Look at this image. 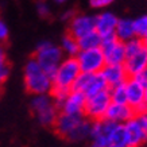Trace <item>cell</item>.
<instances>
[{
  "mask_svg": "<svg viewBox=\"0 0 147 147\" xmlns=\"http://www.w3.org/2000/svg\"><path fill=\"white\" fill-rule=\"evenodd\" d=\"M23 78L26 90L31 94L50 93L53 89V80L46 73L34 57L30 58L23 69Z\"/></svg>",
  "mask_w": 147,
  "mask_h": 147,
  "instance_id": "6da1fadb",
  "label": "cell"
},
{
  "mask_svg": "<svg viewBox=\"0 0 147 147\" xmlns=\"http://www.w3.org/2000/svg\"><path fill=\"white\" fill-rule=\"evenodd\" d=\"M34 58L36 59V62L40 65V67L50 77H53L58 65L62 62V59L65 58V54H63L62 49L59 46L54 45L53 42H50V40H43V42L38 43V46H36Z\"/></svg>",
  "mask_w": 147,
  "mask_h": 147,
  "instance_id": "7a4b0ae2",
  "label": "cell"
},
{
  "mask_svg": "<svg viewBox=\"0 0 147 147\" xmlns=\"http://www.w3.org/2000/svg\"><path fill=\"white\" fill-rule=\"evenodd\" d=\"M30 108H31L32 113L35 115L38 123L43 127L53 125L58 113H59L50 93L32 94V98L30 101Z\"/></svg>",
  "mask_w": 147,
  "mask_h": 147,
  "instance_id": "3957f363",
  "label": "cell"
},
{
  "mask_svg": "<svg viewBox=\"0 0 147 147\" xmlns=\"http://www.w3.org/2000/svg\"><path fill=\"white\" fill-rule=\"evenodd\" d=\"M81 73L80 65L76 57H65L62 62L58 65L57 70L53 74V89L70 90L76 78ZM51 89V90H53Z\"/></svg>",
  "mask_w": 147,
  "mask_h": 147,
  "instance_id": "277c9868",
  "label": "cell"
},
{
  "mask_svg": "<svg viewBox=\"0 0 147 147\" xmlns=\"http://www.w3.org/2000/svg\"><path fill=\"white\" fill-rule=\"evenodd\" d=\"M108 88L109 86L101 73H85V71H81L71 86V89L80 90L86 97L93 96Z\"/></svg>",
  "mask_w": 147,
  "mask_h": 147,
  "instance_id": "5b68a950",
  "label": "cell"
},
{
  "mask_svg": "<svg viewBox=\"0 0 147 147\" xmlns=\"http://www.w3.org/2000/svg\"><path fill=\"white\" fill-rule=\"evenodd\" d=\"M127 90V104L135 112L146 109V98H144V78L142 76L128 77L125 80Z\"/></svg>",
  "mask_w": 147,
  "mask_h": 147,
  "instance_id": "8992f818",
  "label": "cell"
},
{
  "mask_svg": "<svg viewBox=\"0 0 147 147\" xmlns=\"http://www.w3.org/2000/svg\"><path fill=\"white\" fill-rule=\"evenodd\" d=\"M108 89L101 90V92H98L93 96L86 97L84 115L89 120H97V119L105 117V112H107L108 107L111 104V96H109V90Z\"/></svg>",
  "mask_w": 147,
  "mask_h": 147,
  "instance_id": "52a82bcc",
  "label": "cell"
},
{
  "mask_svg": "<svg viewBox=\"0 0 147 147\" xmlns=\"http://www.w3.org/2000/svg\"><path fill=\"white\" fill-rule=\"evenodd\" d=\"M81 71L85 73H100L105 65V58L101 47L80 50L76 55Z\"/></svg>",
  "mask_w": 147,
  "mask_h": 147,
  "instance_id": "ba28073f",
  "label": "cell"
},
{
  "mask_svg": "<svg viewBox=\"0 0 147 147\" xmlns=\"http://www.w3.org/2000/svg\"><path fill=\"white\" fill-rule=\"evenodd\" d=\"M101 50L104 53L105 63H124L125 45L116 38L115 34L101 36Z\"/></svg>",
  "mask_w": 147,
  "mask_h": 147,
  "instance_id": "9c48e42d",
  "label": "cell"
},
{
  "mask_svg": "<svg viewBox=\"0 0 147 147\" xmlns=\"http://www.w3.org/2000/svg\"><path fill=\"white\" fill-rule=\"evenodd\" d=\"M117 123L109 120L107 117L92 120V127H90V142L98 143L102 147H107L109 144V139L113 128L116 127Z\"/></svg>",
  "mask_w": 147,
  "mask_h": 147,
  "instance_id": "30bf717a",
  "label": "cell"
},
{
  "mask_svg": "<svg viewBox=\"0 0 147 147\" xmlns=\"http://www.w3.org/2000/svg\"><path fill=\"white\" fill-rule=\"evenodd\" d=\"M67 23H69L67 32L70 35H73L74 38H77V39L86 35L88 32L96 30L94 16L88 15V13H76Z\"/></svg>",
  "mask_w": 147,
  "mask_h": 147,
  "instance_id": "8fae6325",
  "label": "cell"
},
{
  "mask_svg": "<svg viewBox=\"0 0 147 147\" xmlns=\"http://www.w3.org/2000/svg\"><path fill=\"white\" fill-rule=\"evenodd\" d=\"M123 65L128 73V77L142 76L147 67V43H143L135 53L127 55Z\"/></svg>",
  "mask_w": 147,
  "mask_h": 147,
  "instance_id": "7c38bea8",
  "label": "cell"
},
{
  "mask_svg": "<svg viewBox=\"0 0 147 147\" xmlns=\"http://www.w3.org/2000/svg\"><path fill=\"white\" fill-rule=\"evenodd\" d=\"M86 116L85 115H77V113H66V112H59L57 119L54 121V129L59 136L66 139L67 135L70 134L81 121L84 120Z\"/></svg>",
  "mask_w": 147,
  "mask_h": 147,
  "instance_id": "4fadbf2b",
  "label": "cell"
},
{
  "mask_svg": "<svg viewBox=\"0 0 147 147\" xmlns=\"http://www.w3.org/2000/svg\"><path fill=\"white\" fill-rule=\"evenodd\" d=\"M85 102H86V96H85L82 92L76 90V89H70L67 92L66 97L63 100L61 108H59V112L84 115Z\"/></svg>",
  "mask_w": 147,
  "mask_h": 147,
  "instance_id": "5bb4252c",
  "label": "cell"
},
{
  "mask_svg": "<svg viewBox=\"0 0 147 147\" xmlns=\"http://www.w3.org/2000/svg\"><path fill=\"white\" fill-rule=\"evenodd\" d=\"M124 128L127 132V140H128V147H140L144 143H147V134L144 129L140 127L136 117H131L129 120L124 123Z\"/></svg>",
  "mask_w": 147,
  "mask_h": 147,
  "instance_id": "9a60e30c",
  "label": "cell"
},
{
  "mask_svg": "<svg viewBox=\"0 0 147 147\" xmlns=\"http://www.w3.org/2000/svg\"><path fill=\"white\" fill-rule=\"evenodd\" d=\"M100 73L105 78L108 86L123 84L128 78V73L123 63H105Z\"/></svg>",
  "mask_w": 147,
  "mask_h": 147,
  "instance_id": "2e32d148",
  "label": "cell"
},
{
  "mask_svg": "<svg viewBox=\"0 0 147 147\" xmlns=\"http://www.w3.org/2000/svg\"><path fill=\"white\" fill-rule=\"evenodd\" d=\"M135 113L136 112L129 107L128 104H119V102L111 101L107 112H105V117L112 121H115V123L124 124L127 120H129L131 117H134Z\"/></svg>",
  "mask_w": 147,
  "mask_h": 147,
  "instance_id": "e0dca14e",
  "label": "cell"
},
{
  "mask_svg": "<svg viewBox=\"0 0 147 147\" xmlns=\"http://www.w3.org/2000/svg\"><path fill=\"white\" fill-rule=\"evenodd\" d=\"M96 20V31L101 36L115 34V28L119 18L111 11H102L94 16Z\"/></svg>",
  "mask_w": 147,
  "mask_h": 147,
  "instance_id": "ac0fdd59",
  "label": "cell"
},
{
  "mask_svg": "<svg viewBox=\"0 0 147 147\" xmlns=\"http://www.w3.org/2000/svg\"><path fill=\"white\" fill-rule=\"evenodd\" d=\"M115 35L121 42H127V40L135 38L136 35H135L132 19H128V18L119 19L117 24H116V28H115Z\"/></svg>",
  "mask_w": 147,
  "mask_h": 147,
  "instance_id": "d6986e66",
  "label": "cell"
},
{
  "mask_svg": "<svg viewBox=\"0 0 147 147\" xmlns=\"http://www.w3.org/2000/svg\"><path fill=\"white\" fill-rule=\"evenodd\" d=\"M90 127H92V120H89L88 117H85L84 120L81 121L80 124L77 125L76 128L67 135L66 140L77 143V142H82V140L89 139V136H90Z\"/></svg>",
  "mask_w": 147,
  "mask_h": 147,
  "instance_id": "ffe728a7",
  "label": "cell"
},
{
  "mask_svg": "<svg viewBox=\"0 0 147 147\" xmlns=\"http://www.w3.org/2000/svg\"><path fill=\"white\" fill-rule=\"evenodd\" d=\"M59 47L62 49L65 57H76L77 53L80 51L78 39L74 38L73 35H70L69 32H67L66 35L62 36V39H61V46H59Z\"/></svg>",
  "mask_w": 147,
  "mask_h": 147,
  "instance_id": "44dd1931",
  "label": "cell"
},
{
  "mask_svg": "<svg viewBox=\"0 0 147 147\" xmlns=\"http://www.w3.org/2000/svg\"><path fill=\"white\" fill-rule=\"evenodd\" d=\"M78 46H80V50L100 47V46H101V35H100L96 30L88 32L86 35L78 38Z\"/></svg>",
  "mask_w": 147,
  "mask_h": 147,
  "instance_id": "7402d4cb",
  "label": "cell"
},
{
  "mask_svg": "<svg viewBox=\"0 0 147 147\" xmlns=\"http://www.w3.org/2000/svg\"><path fill=\"white\" fill-rule=\"evenodd\" d=\"M109 143L117 144V146L128 147V140H127V132H125L124 124H120V123L116 124V127L113 128V131H112V134H111Z\"/></svg>",
  "mask_w": 147,
  "mask_h": 147,
  "instance_id": "603a6c76",
  "label": "cell"
},
{
  "mask_svg": "<svg viewBox=\"0 0 147 147\" xmlns=\"http://www.w3.org/2000/svg\"><path fill=\"white\" fill-rule=\"evenodd\" d=\"M109 96L112 102H119V104H127V90H125V82L119 85L109 86Z\"/></svg>",
  "mask_w": 147,
  "mask_h": 147,
  "instance_id": "cb8c5ba5",
  "label": "cell"
},
{
  "mask_svg": "<svg viewBox=\"0 0 147 147\" xmlns=\"http://www.w3.org/2000/svg\"><path fill=\"white\" fill-rule=\"evenodd\" d=\"M132 22H134L135 35L138 38H142L147 31V15H140L136 19H132Z\"/></svg>",
  "mask_w": 147,
  "mask_h": 147,
  "instance_id": "d4e9b609",
  "label": "cell"
},
{
  "mask_svg": "<svg viewBox=\"0 0 147 147\" xmlns=\"http://www.w3.org/2000/svg\"><path fill=\"white\" fill-rule=\"evenodd\" d=\"M36 13L39 15L40 18H49L51 15V9H50V5L46 3L45 0H39L36 1Z\"/></svg>",
  "mask_w": 147,
  "mask_h": 147,
  "instance_id": "484cf974",
  "label": "cell"
},
{
  "mask_svg": "<svg viewBox=\"0 0 147 147\" xmlns=\"http://www.w3.org/2000/svg\"><path fill=\"white\" fill-rule=\"evenodd\" d=\"M9 73H11V67L7 63V61L0 63V84H4L5 81L8 80Z\"/></svg>",
  "mask_w": 147,
  "mask_h": 147,
  "instance_id": "4316f807",
  "label": "cell"
},
{
  "mask_svg": "<svg viewBox=\"0 0 147 147\" xmlns=\"http://www.w3.org/2000/svg\"><path fill=\"white\" fill-rule=\"evenodd\" d=\"M115 0H89V5L94 9H104L109 7Z\"/></svg>",
  "mask_w": 147,
  "mask_h": 147,
  "instance_id": "83f0119b",
  "label": "cell"
},
{
  "mask_svg": "<svg viewBox=\"0 0 147 147\" xmlns=\"http://www.w3.org/2000/svg\"><path fill=\"white\" fill-rule=\"evenodd\" d=\"M8 36H9V30H8V26L4 20L0 19V45L5 43L8 40Z\"/></svg>",
  "mask_w": 147,
  "mask_h": 147,
  "instance_id": "f1b7e54d",
  "label": "cell"
},
{
  "mask_svg": "<svg viewBox=\"0 0 147 147\" xmlns=\"http://www.w3.org/2000/svg\"><path fill=\"white\" fill-rule=\"evenodd\" d=\"M135 117H136L138 123L140 124V127L144 129V132L147 134V111H146V109L138 111L136 113H135Z\"/></svg>",
  "mask_w": 147,
  "mask_h": 147,
  "instance_id": "f546056e",
  "label": "cell"
},
{
  "mask_svg": "<svg viewBox=\"0 0 147 147\" xmlns=\"http://www.w3.org/2000/svg\"><path fill=\"white\" fill-rule=\"evenodd\" d=\"M74 15H76V11H74V9H66V11L61 15V19H62V20H65V22H69V20L74 16Z\"/></svg>",
  "mask_w": 147,
  "mask_h": 147,
  "instance_id": "4dcf8cb0",
  "label": "cell"
},
{
  "mask_svg": "<svg viewBox=\"0 0 147 147\" xmlns=\"http://www.w3.org/2000/svg\"><path fill=\"white\" fill-rule=\"evenodd\" d=\"M7 61V55H5V50L4 47L0 45V63L1 62H5Z\"/></svg>",
  "mask_w": 147,
  "mask_h": 147,
  "instance_id": "1f68e13d",
  "label": "cell"
},
{
  "mask_svg": "<svg viewBox=\"0 0 147 147\" xmlns=\"http://www.w3.org/2000/svg\"><path fill=\"white\" fill-rule=\"evenodd\" d=\"M144 98L147 102V80H144Z\"/></svg>",
  "mask_w": 147,
  "mask_h": 147,
  "instance_id": "d6a6232c",
  "label": "cell"
},
{
  "mask_svg": "<svg viewBox=\"0 0 147 147\" xmlns=\"http://www.w3.org/2000/svg\"><path fill=\"white\" fill-rule=\"evenodd\" d=\"M54 3H57V4H63V3H66L69 0H53Z\"/></svg>",
  "mask_w": 147,
  "mask_h": 147,
  "instance_id": "836d02e7",
  "label": "cell"
},
{
  "mask_svg": "<svg viewBox=\"0 0 147 147\" xmlns=\"http://www.w3.org/2000/svg\"><path fill=\"white\" fill-rule=\"evenodd\" d=\"M89 147H102L101 144H98V143H94V142H90Z\"/></svg>",
  "mask_w": 147,
  "mask_h": 147,
  "instance_id": "e575fe53",
  "label": "cell"
},
{
  "mask_svg": "<svg viewBox=\"0 0 147 147\" xmlns=\"http://www.w3.org/2000/svg\"><path fill=\"white\" fill-rule=\"evenodd\" d=\"M142 77L144 78V80H147V67H146V70L143 71V74H142Z\"/></svg>",
  "mask_w": 147,
  "mask_h": 147,
  "instance_id": "d590c367",
  "label": "cell"
},
{
  "mask_svg": "<svg viewBox=\"0 0 147 147\" xmlns=\"http://www.w3.org/2000/svg\"><path fill=\"white\" fill-rule=\"evenodd\" d=\"M142 39H143V42H144V43H147V31H146V34L142 36Z\"/></svg>",
  "mask_w": 147,
  "mask_h": 147,
  "instance_id": "8d00e7d4",
  "label": "cell"
},
{
  "mask_svg": "<svg viewBox=\"0 0 147 147\" xmlns=\"http://www.w3.org/2000/svg\"><path fill=\"white\" fill-rule=\"evenodd\" d=\"M107 147H124V146H117V144H112V143H109Z\"/></svg>",
  "mask_w": 147,
  "mask_h": 147,
  "instance_id": "74e56055",
  "label": "cell"
},
{
  "mask_svg": "<svg viewBox=\"0 0 147 147\" xmlns=\"http://www.w3.org/2000/svg\"><path fill=\"white\" fill-rule=\"evenodd\" d=\"M1 86H3V84H0V93H1Z\"/></svg>",
  "mask_w": 147,
  "mask_h": 147,
  "instance_id": "f35d334b",
  "label": "cell"
},
{
  "mask_svg": "<svg viewBox=\"0 0 147 147\" xmlns=\"http://www.w3.org/2000/svg\"><path fill=\"white\" fill-rule=\"evenodd\" d=\"M146 111H147V104H146Z\"/></svg>",
  "mask_w": 147,
  "mask_h": 147,
  "instance_id": "ab89813d",
  "label": "cell"
}]
</instances>
